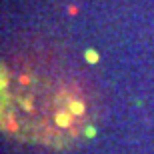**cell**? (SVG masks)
Listing matches in <instances>:
<instances>
[{
    "mask_svg": "<svg viewBox=\"0 0 154 154\" xmlns=\"http://www.w3.org/2000/svg\"><path fill=\"white\" fill-rule=\"evenodd\" d=\"M0 92L4 132L28 144L68 148L88 138L100 114L92 82L48 52L4 58Z\"/></svg>",
    "mask_w": 154,
    "mask_h": 154,
    "instance_id": "1",
    "label": "cell"
}]
</instances>
